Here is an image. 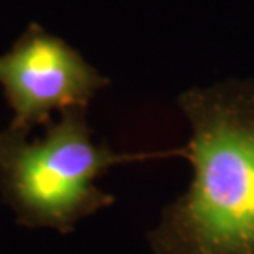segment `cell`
Returning <instances> with one entry per match:
<instances>
[{
  "instance_id": "obj_1",
  "label": "cell",
  "mask_w": 254,
  "mask_h": 254,
  "mask_svg": "<svg viewBox=\"0 0 254 254\" xmlns=\"http://www.w3.org/2000/svg\"><path fill=\"white\" fill-rule=\"evenodd\" d=\"M179 106L191 180L147 233L150 253L254 254V81L191 88Z\"/></svg>"
},
{
  "instance_id": "obj_2",
  "label": "cell",
  "mask_w": 254,
  "mask_h": 254,
  "mask_svg": "<svg viewBox=\"0 0 254 254\" xmlns=\"http://www.w3.org/2000/svg\"><path fill=\"white\" fill-rule=\"evenodd\" d=\"M182 157V149L124 154L98 144L84 109H68L33 142L25 134H0V174L15 206L40 226L69 231L79 220L114 201L96 180L111 167L159 157Z\"/></svg>"
},
{
  "instance_id": "obj_3",
  "label": "cell",
  "mask_w": 254,
  "mask_h": 254,
  "mask_svg": "<svg viewBox=\"0 0 254 254\" xmlns=\"http://www.w3.org/2000/svg\"><path fill=\"white\" fill-rule=\"evenodd\" d=\"M109 79L57 35L32 25L0 55V86L13 111L8 130L27 134L55 111L86 109Z\"/></svg>"
}]
</instances>
